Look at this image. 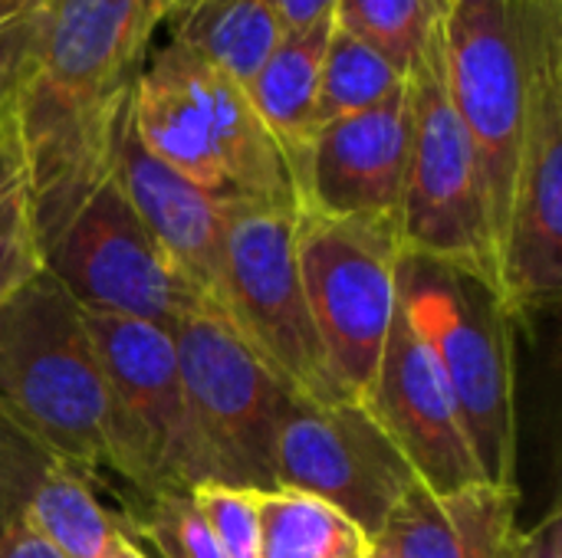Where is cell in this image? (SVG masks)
Instances as JSON below:
<instances>
[{
    "label": "cell",
    "mask_w": 562,
    "mask_h": 558,
    "mask_svg": "<svg viewBox=\"0 0 562 558\" xmlns=\"http://www.w3.org/2000/svg\"><path fill=\"white\" fill-rule=\"evenodd\" d=\"M171 36L247 86L283 36L277 0H188Z\"/></svg>",
    "instance_id": "obj_19"
},
{
    "label": "cell",
    "mask_w": 562,
    "mask_h": 558,
    "mask_svg": "<svg viewBox=\"0 0 562 558\" xmlns=\"http://www.w3.org/2000/svg\"><path fill=\"white\" fill-rule=\"evenodd\" d=\"M501 293L514 322L557 306L562 293V16L547 23L533 56Z\"/></svg>",
    "instance_id": "obj_12"
},
{
    "label": "cell",
    "mask_w": 562,
    "mask_h": 558,
    "mask_svg": "<svg viewBox=\"0 0 562 558\" xmlns=\"http://www.w3.org/2000/svg\"><path fill=\"white\" fill-rule=\"evenodd\" d=\"M405 250L392 224L296 214V266L336 385L362 401L395 312Z\"/></svg>",
    "instance_id": "obj_9"
},
{
    "label": "cell",
    "mask_w": 562,
    "mask_h": 558,
    "mask_svg": "<svg viewBox=\"0 0 562 558\" xmlns=\"http://www.w3.org/2000/svg\"><path fill=\"white\" fill-rule=\"evenodd\" d=\"M194 428L217 483L273 493L277 428L293 398L214 303H191L168 329Z\"/></svg>",
    "instance_id": "obj_10"
},
{
    "label": "cell",
    "mask_w": 562,
    "mask_h": 558,
    "mask_svg": "<svg viewBox=\"0 0 562 558\" xmlns=\"http://www.w3.org/2000/svg\"><path fill=\"white\" fill-rule=\"evenodd\" d=\"M260 558H362L369 539L323 500L273 490L257 497Z\"/></svg>",
    "instance_id": "obj_21"
},
{
    "label": "cell",
    "mask_w": 562,
    "mask_h": 558,
    "mask_svg": "<svg viewBox=\"0 0 562 558\" xmlns=\"http://www.w3.org/2000/svg\"><path fill=\"white\" fill-rule=\"evenodd\" d=\"M277 7L283 20V33H296V30L333 23L336 0H277Z\"/></svg>",
    "instance_id": "obj_30"
},
{
    "label": "cell",
    "mask_w": 562,
    "mask_h": 558,
    "mask_svg": "<svg viewBox=\"0 0 562 558\" xmlns=\"http://www.w3.org/2000/svg\"><path fill=\"white\" fill-rule=\"evenodd\" d=\"M362 558H392V556H389L379 543H369V549H366V556Z\"/></svg>",
    "instance_id": "obj_36"
},
{
    "label": "cell",
    "mask_w": 562,
    "mask_h": 558,
    "mask_svg": "<svg viewBox=\"0 0 562 558\" xmlns=\"http://www.w3.org/2000/svg\"><path fill=\"white\" fill-rule=\"evenodd\" d=\"M362 401L428 493L454 497L484 483L451 388L402 303Z\"/></svg>",
    "instance_id": "obj_14"
},
{
    "label": "cell",
    "mask_w": 562,
    "mask_h": 558,
    "mask_svg": "<svg viewBox=\"0 0 562 558\" xmlns=\"http://www.w3.org/2000/svg\"><path fill=\"white\" fill-rule=\"evenodd\" d=\"M408 79L369 43L333 23L319 62V128L398 92Z\"/></svg>",
    "instance_id": "obj_23"
},
{
    "label": "cell",
    "mask_w": 562,
    "mask_h": 558,
    "mask_svg": "<svg viewBox=\"0 0 562 558\" xmlns=\"http://www.w3.org/2000/svg\"><path fill=\"white\" fill-rule=\"evenodd\" d=\"M0 558H63L46 539H40L23 520L0 533Z\"/></svg>",
    "instance_id": "obj_31"
},
{
    "label": "cell",
    "mask_w": 562,
    "mask_h": 558,
    "mask_svg": "<svg viewBox=\"0 0 562 558\" xmlns=\"http://www.w3.org/2000/svg\"><path fill=\"white\" fill-rule=\"evenodd\" d=\"M161 23L155 0H43L7 118L40 257L112 178L132 92Z\"/></svg>",
    "instance_id": "obj_1"
},
{
    "label": "cell",
    "mask_w": 562,
    "mask_h": 558,
    "mask_svg": "<svg viewBox=\"0 0 562 558\" xmlns=\"http://www.w3.org/2000/svg\"><path fill=\"white\" fill-rule=\"evenodd\" d=\"M0 411L95 480L112 460V391L86 309L40 263L0 303Z\"/></svg>",
    "instance_id": "obj_2"
},
{
    "label": "cell",
    "mask_w": 562,
    "mask_h": 558,
    "mask_svg": "<svg viewBox=\"0 0 562 558\" xmlns=\"http://www.w3.org/2000/svg\"><path fill=\"white\" fill-rule=\"evenodd\" d=\"M112 178L135 217L145 224L175 270L188 280V286L201 299L214 303L224 263V197L201 191L165 161H158L138 141L132 115L119 135Z\"/></svg>",
    "instance_id": "obj_16"
},
{
    "label": "cell",
    "mask_w": 562,
    "mask_h": 558,
    "mask_svg": "<svg viewBox=\"0 0 562 558\" xmlns=\"http://www.w3.org/2000/svg\"><path fill=\"white\" fill-rule=\"evenodd\" d=\"M412 151L408 82L372 109L326 122L316 132L303 210L398 227Z\"/></svg>",
    "instance_id": "obj_15"
},
{
    "label": "cell",
    "mask_w": 562,
    "mask_h": 558,
    "mask_svg": "<svg viewBox=\"0 0 562 558\" xmlns=\"http://www.w3.org/2000/svg\"><path fill=\"white\" fill-rule=\"evenodd\" d=\"M448 3H451V0H441V7H448Z\"/></svg>",
    "instance_id": "obj_37"
},
{
    "label": "cell",
    "mask_w": 562,
    "mask_h": 558,
    "mask_svg": "<svg viewBox=\"0 0 562 558\" xmlns=\"http://www.w3.org/2000/svg\"><path fill=\"white\" fill-rule=\"evenodd\" d=\"M214 543L224 558H260V513L257 490L227 487V483H201L191 490Z\"/></svg>",
    "instance_id": "obj_26"
},
{
    "label": "cell",
    "mask_w": 562,
    "mask_h": 558,
    "mask_svg": "<svg viewBox=\"0 0 562 558\" xmlns=\"http://www.w3.org/2000/svg\"><path fill=\"white\" fill-rule=\"evenodd\" d=\"M560 0H451L441 13L448 99L471 138L497 243L507 230L537 43Z\"/></svg>",
    "instance_id": "obj_5"
},
{
    "label": "cell",
    "mask_w": 562,
    "mask_h": 558,
    "mask_svg": "<svg viewBox=\"0 0 562 558\" xmlns=\"http://www.w3.org/2000/svg\"><path fill=\"white\" fill-rule=\"evenodd\" d=\"M441 0H336L333 23L369 43L405 79L441 39Z\"/></svg>",
    "instance_id": "obj_22"
},
{
    "label": "cell",
    "mask_w": 562,
    "mask_h": 558,
    "mask_svg": "<svg viewBox=\"0 0 562 558\" xmlns=\"http://www.w3.org/2000/svg\"><path fill=\"white\" fill-rule=\"evenodd\" d=\"M40 3H43V0H0V23H7V20L20 16V13H26V10L40 7Z\"/></svg>",
    "instance_id": "obj_34"
},
{
    "label": "cell",
    "mask_w": 562,
    "mask_h": 558,
    "mask_svg": "<svg viewBox=\"0 0 562 558\" xmlns=\"http://www.w3.org/2000/svg\"><path fill=\"white\" fill-rule=\"evenodd\" d=\"M43 7V3H40ZM40 7L0 23V125H7L10 118V102H13V89L20 82L26 53L36 39V26H40Z\"/></svg>",
    "instance_id": "obj_28"
},
{
    "label": "cell",
    "mask_w": 562,
    "mask_h": 558,
    "mask_svg": "<svg viewBox=\"0 0 562 558\" xmlns=\"http://www.w3.org/2000/svg\"><path fill=\"white\" fill-rule=\"evenodd\" d=\"M277 490L329 503L375 543L392 510L418 483L366 401L290 398L273 451Z\"/></svg>",
    "instance_id": "obj_11"
},
{
    "label": "cell",
    "mask_w": 562,
    "mask_h": 558,
    "mask_svg": "<svg viewBox=\"0 0 562 558\" xmlns=\"http://www.w3.org/2000/svg\"><path fill=\"white\" fill-rule=\"evenodd\" d=\"M517 513L520 490L477 483L435 497L415 483L375 543L392 558H504L520 529Z\"/></svg>",
    "instance_id": "obj_17"
},
{
    "label": "cell",
    "mask_w": 562,
    "mask_h": 558,
    "mask_svg": "<svg viewBox=\"0 0 562 558\" xmlns=\"http://www.w3.org/2000/svg\"><path fill=\"white\" fill-rule=\"evenodd\" d=\"M333 23L283 33L260 69L247 79L244 92L280 148L303 210V184L310 151L319 132V62Z\"/></svg>",
    "instance_id": "obj_18"
},
{
    "label": "cell",
    "mask_w": 562,
    "mask_h": 558,
    "mask_svg": "<svg viewBox=\"0 0 562 558\" xmlns=\"http://www.w3.org/2000/svg\"><path fill=\"white\" fill-rule=\"evenodd\" d=\"M59 460L0 411V533L23 520L33 490Z\"/></svg>",
    "instance_id": "obj_25"
},
{
    "label": "cell",
    "mask_w": 562,
    "mask_h": 558,
    "mask_svg": "<svg viewBox=\"0 0 562 558\" xmlns=\"http://www.w3.org/2000/svg\"><path fill=\"white\" fill-rule=\"evenodd\" d=\"M155 3L161 7V13H165V20H168V23H171L184 7H188V0H155Z\"/></svg>",
    "instance_id": "obj_35"
},
{
    "label": "cell",
    "mask_w": 562,
    "mask_h": 558,
    "mask_svg": "<svg viewBox=\"0 0 562 558\" xmlns=\"http://www.w3.org/2000/svg\"><path fill=\"white\" fill-rule=\"evenodd\" d=\"M408 99L412 151L398 217L402 250L461 270L504 299L477 158L445 89L441 39L408 76Z\"/></svg>",
    "instance_id": "obj_8"
},
{
    "label": "cell",
    "mask_w": 562,
    "mask_h": 558,
    "mask_svg": "<svg viewBox=\"0 0 562 558\" xmlns=\"http://www.w3.org/2000/svg\"><path fill=\"white\" fill-rule=\"evenodd\" d=\"M504 558H562V510L553 506L537 526L517 529Z\"/></svg>",
    "instance_id": "obj_29"
},
{
    "label": "cell",
    "mask_w": 562,
    "mask_h": 558,
    "mask_svg": "<svg viewBox=\"0 0 562 558\" xmlns=\"http://www.w3.org/2000/svg\"><path fill=\"white\" fill-rule=\"evenodd\" d=\"M43 266L89 312L171 329L201 296L175 270L109 178L43 250Z\"/></svg>",
    "instance_id": "obj_13"
},
{
    "label": "cell",
    "mask_w": 562,
    "mask_h": 558,
    "mask_svg": "<svg viewBox=\"0 0 562 558\" xmlns=\"http://www.w3.org/2000/svg\"><path fill=\"white\" fill-rule=\"evenodd\" d=\"M23 523L63 558H109L119 536L115 513L99 503L92 477L66 464H56L33 490Z\"/></svg>",
    "instance_id": "obj_20"
},
{
    "label": "cell",
    "mask_w": 562,
    "mask_h": 558,
    "mask_svg": "<svg viewBox=\"0 0 562 558\" xmlns=\"http://www.w3.org/2000/svg\"><path fill=\"white\" fill-rule=\"evenodd\" d=\"M138 141L214 197H250L300 214L293 174L244 86L181 39L148 56L132 92Z\"/></svg>",
    "instance_id": "obj_3"
},
{
    "label": "cell",
    "mask_w": 562,
    "mask_h": 558,
    "mask_svg": "<svg viewBox=\"0 0 562 558\" xmlns=\"http://www.w3.org/2000/svg\"><path fill=\"white\" fill-rule=\"evenodd\" d=\"M115 523L128 539L148 543L161 558H224L194 497L181 490H165L155 497L128 493Z\"/></svg>",
    "instance_id": "obj_24"
},
{
    "label": "cell",
    "mask_w": 562,
    "mask_h": 558,
    "mask_svg": "<svg viewBox=\"0 0 562 558\" xmlns=\"http://www.w3.org/2000/svg\"><path fill=\"white\" fill-rule=\"evenodd\" d=\"M86 322L112 391L109 470L132 497L165 490L191 493L201 483H217L191 418L171 332L142 319L89 309Z\"/></svg>",
    "instance_id": "obj_7"
},
{
    "label": "cell",
    "mask_w": 562,
    "mask_h": 558,
    "mask_svg": "<svg viewBox=\"0 0 562 558\" xmlns=\"http://www.w3.org/2000/svg\"><path fill=\"white\" fill-rule=\"evenodd\" d=\"M214 309L306 401L349 398L326 362L296 266V210L224 197V263Z\"/></svg>",
    "instance_id": "obj_6"
},
{
    "label": "cell",
    "mask_w": 562,
    "mask_h": 558,
    "mask_svg": "<svg viewBox=\"0 0 562 558\" xmlns=\"http://www.w3.org/2000/svg\"><path fill=\"white\" fill-rule=\"evenodd\" d=\"M16 187H23V164H20L16 138L7 122V125H0V201L7 194H13Z\"/></svg>",
    "instance_id": "obj_32"
},
{
    "label": "cell",
    "mask_w": 562,
    "mask_h": 558,
    "mask_svg": "<svg viewBox=\"0 0 562 558\" xmlns=\"http://www.w3.org/2000/svg\"><path fill=\"white\" fill-rule=\"evenodd\" d=\"M43 263L33 227H30V214H26V201H23V187H16L13 194H7L0 201V303Z\"/></svg>",
    "instance_id": "obj_27"
},
{
    "label": "cell",
    "mask_w": 562,
    "mask_h": 558,
    "mask_svg": "<svg viewBox=\"0 0 562 558\" xmlns=\"http://www.w3.org/2000/svg\"><path fill=\"white\" fill-rule=\"evenodd\" d=\"M398 303L451 388L484 483L520 490L510 309L481 280L418 257L402 260Z\"/></svg>",
    "instance_id": "obj_4"
},
{
    "label": "cell",
    "mask_w": 562,
    "mask_h": 558,
    "mask_svg": "<svg viewBox=\"0 0 562 558\" xmlns=\"http://www.w3.org/2000/svg\"><path fill=\"white\" fill-rule=\"evenodd\" d=\"M109 558H148L145 556V549L135 543V539H128L122 529H119V536H115V543H112V553Z\"/></svg>",
    "instance_id": "obj_33"
}]
</instances>
